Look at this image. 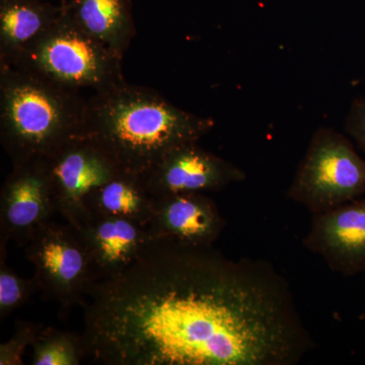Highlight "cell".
Returning <instances> with one entry per match:
<instances>
[{"label": "cell", "mask_w": 365, "mask_h": 365, "mask_svg": "<svg viewBox=\"0 0 365 365\" xmlns=\"http://www.w3.org/2000/svg\"><path fill=\"white\" fill-rule=\"evenodd\" d=\"M122 60L123 57L86 33L63 6L52 28L9 66L69 90L91 88L98 93L126 83Z\"/></svg>", "instance_id": "4"}, {"label": "cell", "mask_w": 365, "mask_h": 365, "mask_svg": "<svg viewBox=\"0 0 365 365\" xmlns=\"http://www.w3.org/2000/svg\"><path fill=\"white\" fill-rule=\"evenodd\" d=\"M25 247L26 259L35 267L34 279L45 297L66 309L85 304L95 278L78 228L50 220L34 232Z\"/></svg>", "instance_id": "6"}, {"label": "cell", "mask_w": 365, "mask_h": 365, "mask_svg": "<svg viewBox=\"0 0 365 365\" xmlns=\"http://www.w3.org/2000/svg\"><path fill=\"white\" fill-rule=\"evenodd\" d=\"M345 132L365 153V97L355 98L345 120Z\"/></svg>", "instance_id": "19"}, {"label": "cell", "mask_w": 365, "mask_h": 365, "mask_svg": "<svg viewBox=\"0 0 365 365\" xmlns=\"http://www.w3.org/2000/svg\"><path fill=\"white\" fill-rule=\"evenodd\" d=\"M56 212L44 160L13 165L0 193V242L25 247Z\"/></svg>", "instance_id": "9"}, {"label": "cell", "mask_w": 365, "mask_h": 365, "mask_svg": "<svg viewBox=\"0 0 365 365\" xmlns=\"http://www.w3.org/2000/svg\"><path fill=\"white\" fill-rule=\"evenodd\" d=\"M44 162L57 212L78 230L90 220L88 196L120 173L98 145L81 135L67 141Z\"/></svg>", "instance_id": "7"}, {"label": "cell", "mask_w": 365, "mask_h": 365, "mask_svg": "<svg viewBox=\"0 0 365 365\" xmlns=\"http://www.w3.org/2000/svg\"><path fill=\"white\" fill-rule=\"evenodd\" d=\"M143 177L153 198L180 193L217 192L245 181L246 173L235 163L187 143L168 153Z\"/></svg>", "instance_id": "8"}, {"label": "cell", "mask_w": 365, "mask_h": 365, "mask_svg": "<svg viewBox=\"0 0 365 365\" xmlns=\"http://www.w3.org/2000/svg\"><path fill=\"white\" fill-rule=\"evenodd\" d=\"M88 356L106 365H294L314 349L289 282L261 259L153 242L91 285Z\"/></svg>", "instance_id": "1"}, {"label": "cell", "mask_w": 365, "mask_h": 365, "mask_svg": "<svg viewBox=\"0 0 365 365\" xmlns=\"http://www.w3.org/2000/svg\"><path fill=\"white\" fill-rule=\"evenodd\" d=\"M225 220L212 199L204 193H180L155 198L148 228L153 242L182 246H215Z\"/></svg>", "instance_id": "11"}, {"label": "cell", "mask_w": 365, "mask_h": 365, "mask_svg": "<svg viewBox=\"0 0 365 365\" xmlns=\"http://www.w3.org/2000/svg\"><path fill=\"white\" fill-rule=\"evenodd\" d=\"M61 4L86 33L124 58L136 34L131 0H66Z\"/></svg>", "instance_id": "14"}, {"label": "cell", "mask_w": 365, "mask_h": 365, "mask_svg": "<svg viewBox=\"0 0 365 365\" xmlns=\"http://www.w3.org/2000/svg\"><path fill=\"white\" fill-rule=\"evenodd\" d=\"M302 244L333 272L345 277L365 272V196L314 215Z\"/></svg>", "instance_id": "10"}, {"label": "cell", "mask_w": 365, "mask_h": 365, "mask_svg": "<svg viewBox=\"0 0 365 365\" xmlns=\"http://www.w3.org/2000/svg\"><path fill=\"white\" fill-rule=\"evenodd\" d=\"M40 327L31 323H18L14 335L0 346V365L23 364V355L40 331Z\"/></svg>", "instance_id": "18"}, {"label": "cell", "mask_w": 365, "mask_h": 365, "mask_svg": "<svg viewBox=\"0 0 365 365\" xmlns=\"http://www.w3.org/2000/svg\"><path fill=\"white\" fill-rule=\"evenodd\" d=\"M287 198L312 215L365 196V158L351 141L330 127H319L292 184Z\"/></svg>", "instance_id": "5"}, {"label": "cell", "mask_w": 365, "mask_h": 365, "mask_svg": "<svg viewBox=\"0 0 365 365\" xmlns=\"http://www.w3.org/2000/svg\"><path fill=\"white\" fill-rule=\"evenodd\" d=\"M60 4H62V2L66 1V0H59Z\"/></svg>", "instance_id": "20"}, {"label": "cell", "mask_w": 365, "mask_h": 365, "mask_svg": "<svg viewBox=\"0 0 365 365\" xmlns=\"http://www.w3.org/2000/svg\"><path fill=\"white\" fill-rule=\"evenodd\" d=\"M215 126L212 118L185 111L153 88L126 83L86 101L81 135L120 172L144 176L170 150L198 143Z\"/></svg>", "instance_id": "2"}, {"label": "cell", "mask_w": 365, "mask_h": 365, "mask_svg": "<svg viewBox=\"0 0 365 365\" xmlns=\"http://www.w3.org/2000/svg\"><path fill=\"white\" fill-rule=\"evenodd\" d=\"M79 230L90 255L95 282L123 272L153 242L148 225L124 218L91 216Z\"/></svg>", "instance_id": "12"}, {"label": "cell", "mask_w": 365, "mask_h": 365, "mask_svg": "<svg viewBox=\"0 0 365 365\" xmlns=\"http://www.w3.org/2000/svg\"><path fill=\"white\" fill-rule=\"evenodd\" d=\"M0 316L1 319L25 304L38 289L35 279H25L7 267L6 242H0Z\"/></svg>", "instance_id": "17"}, {"label": "cell", "mask_w": 365, "mask_h": 365, "mask_svg": "<svg viewBox=\"0 0 365 365\" xmlns=\"http://www.w3.org/2000/svg\"><path fill=\"white\" fill-rule=\"evenodd\" d=\"M63 11L49 0H0V64L13 66Z\"/></svg>", "instance_id": "13"}, {"label": "cell", "mask_w": 365, "mask_h": 365, "mask_svg": "<svg viewBox=\"0 0 365 365\" xmlns=\"http://www.w3.org/2000/svg\"><path fill=\"white\" fill-rule=\"evenodd\" d=\"M153 204L155 198L146 188L143 177L120 172L88 196L86 208L90 218H124L148 227Z\"/></svg>", "instance_id": "15"}, {"label": "cell", "mask_w": 365, "mask_h": 365, "mask_svg": "<svg viewBox=\"0 0 365 365\" xmlns=\"http://www.w3.org/2000/svg\"><path fill=\"white\" fill-rule=\"evenodd\" d=\"M34 365H78L88 356L83 335L41 328L33 344Z\"/></svg>", "instance_id": "16"}, {"label": "cell", "mask_w": 365, "mask_h": 365, "mask_svg": "<svg viewBox=\"0 0 365 365\" xmlns=\"http://www.w3.org/2000/svg\"><path fill=\"white\" fill-rule=\"evenodd\" d=\"M86 101L78 91L0 64V140L13 165L44 160L81 135Z\"/></svg>", "instance_id": "3"}]
</instances>
